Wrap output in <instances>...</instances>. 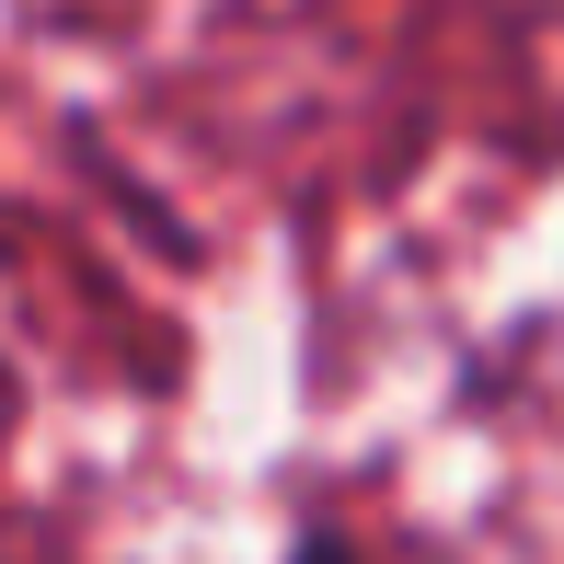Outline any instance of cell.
<instances>
[{
	"label": "cell",
	"mask_w": 564,
	"mask_h": 564,
	"mask_svg": "<svg viewBox=\"0 0 564 564\" xmlns=\"http://www.w3.org/2000/svg\"><path fill=\"white\" fill-rule=\"evenodd\" d=\"M289 564H357V553H346V542H335V530H312V542H300V553H289Z\"/></svg>",
	"instance_id": "cell-1"
}]
</instances>
